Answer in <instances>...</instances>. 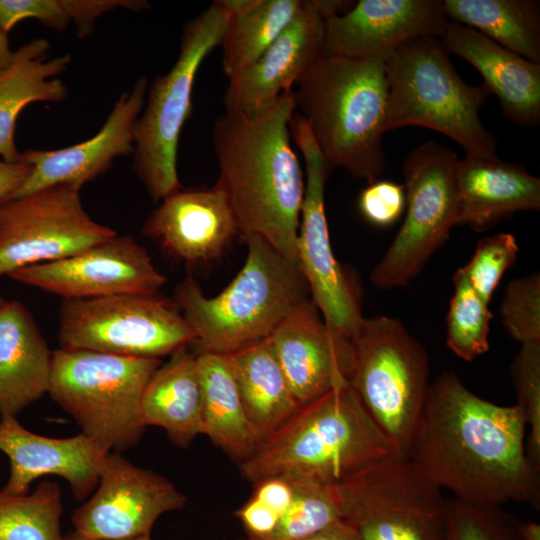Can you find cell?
Masks as SVG:
<instances>
[{"label":"cell","mask_w":540,"mask_h":540,"mask_svg":"<svg viewBox=\"0 0 540 540\" xmlns=\"http://www.w3.org/2000/svg\"><path fill=\"white\" fill-rule=\"evenodd\" d=\"M526 424L516 406H501L470 391L453 372L429 385L407 459L456 499L540 508V471L528 460Z\"/></svg>","instance_id":"cell-1"},{"label":"cell","mask_w":540,"mask_h":540,"mask_svg":"<svg viewBox=\"0 0 540 540\" xmlns=\"http://www.w3.org/2000/svg\"><path fill=\"white\" fill-rule=\"evenodd\" d=\"M293 90L251 113L227 112L213 125L219 168L215 185L232 209L239 233L256 235L298 263L297 237L305 183L291 145Z\"/></svg>","instance_id":"cell-2"},{"label":"cell","mask_w":540,"mask_h":540,"mask_svg":"<svg viewBox=\"0 0 540 540\" xmlns=\"http://www.w3.org/2000/svg\"><path fill=\"white\" fill-rule=\"evenodd\" d=\"M392 445L350 384L303 405L240 463L255 483L297 476L338 485L391 458Z\"/></svg>","instance_id":"cell-3"},{"label":"cell","mask_w":540,"mask_h":540,"mask_svg":"<svg viewBox=\"0 0 540 540\" xmlns=\"http://www.w3.org/2000/svg\"><path fill=\"white\" fill-rule=\"evenodd\" d=\"M296 86V111L330 168L377 180L386 166L385 62L324 55Z\"/></svg>","instance_id":"cell-4"},{"label":"cell","mask_w":540,"mask_h":540,"mask_svg":"<svg viewBox=\"0 0 540 540\" xmlns=\"http://www.w3.org/2000/svg\"><path fill=\"white\" fill-rule=\"evenodd\" d=\"M243 237L245 263L220 294L206 297L192 277L175 289L174 302L195 334L199 353L230 355L267 339L296 306L311 298L297 262L256 235Z\"/></svg>","instance_id":"cell-5"},{"label":"cell","mask_w":540,"mask_h":540,"mask_svg":"<svg viewBox=\"0 0 540 540\" xmlns=\"http://www.w3.org/2000/svg\"><path fill=\"white\" fill-rule=\"evenodd\" d=\"M449 55L440 38L426 36L401 44L385 61V132L422 126L457 142L466 156L499 159L497 141L479 117L492 93L484 83L465 82Z\"/></svg>","instance_id":"cell-6"},{"label":"cell","mask_w":540,"mask_h":540,"mask_svg":"<svg viewBox=\"0 0 540 540\" xmlns=\"http://www.w3.org/2000/svg\"><path fill=\"white\" fill-rule=\"evenodd\" d=\"M161 365L159 358L60 348L52 353L48 394L107 452L134 447L145 425L143 390Z\"/></svg>","instance_id":"cell-7"},{"label":"cell","mask_w":540,"mask_h":540,"mask_svg":"<svg viewBox=\"0 0 540 540\" xmlns=\"http://www.w3.org/2000/svg\"><path fill=\"white\" fill-rule=\"evenodd\" d=\"M230 19L221 0L187 22L179 56L165 75L148 88L146 107L134 129V169L154 202L181 187L177 149L185 122L191 116L192 90L203 60L220 46Z\"/></svg>","instance_id":"cell-8"},{"label":"cell","mask_w":540,"mask_h":540,"mask_svg":"<svg viewBox=\"0 0 540 540\" xmlns=\"http://www.w3.org/2000/svg\"><path fill=\"white\" fill-rule=\"evenodd\" d=\"M349 384L397 457L407 459L429 385L423 345L394 317L365 318L352 339Z\"/></svg>","instance_id":"cell-9"},{"label":"cell","mask_w":540,"mask_h":540,"mask_svg":"<svg viewBox=\"0 0 540 540\" xmlns=\"http://www.w3.org/2000/svg\"><path fill=\"white\" fill-rule=\"evenodd\" d=\"M58 333L61 348L159 359L196 339L175 302L158 294L63 299Z\"/></svg>","instance_id":"cell-10"},{"label":"cell","mask_w":540,"mask_h":540,"mask_svg":"<svg viewBox=\"0 0 540 540\" xmlns=\"http://www.w3.org/2000/svg\"><path fill=\"white\" fill-rule=\"evenodd\" d=\"M458 161L453 150L432 141L416 147L404 160L407 213L371 272L375 287L391 290L409 284L458 225Z\"/></svg>","instance_id":"cell-11"},{"label":"cell","mask_w":540,"mask_h":540,"mask_svg":"<svg viewBox=\"0 0 540 540\" xmlns=\"http://www.w3.org/2000/svg\"><path fill=\"white\" fill-rule=\"evenodd\" d=\"M335 486L342 519L361 540H447L448 499L409 459L391 458Z\"/></svg>","instance_id":"cell-12"},{"label":"cell","mask_w":540,"mask_h":540,"mask_svg":"<svg viewBox=\"0 0 540 540\" xmlns=\"http://www.w3.org/2000/svg\"><path fill=\"white\" fill-rule=\"evenodd\" d=\"M291 139L300 149L306 173L297 237V258L310 297L326 325L353 339L364 317L357 283L335 258L325 214V184L333 171L318 149L304 118L296 111L289 124Z\"/></svg>","instance_id":"cell-13"},{"label":"cell","mask_w":540,"mask_h":540,"mask_svg":"<svg viewBox=\"0 0 540 540\" xmlns=\"http://www.w3.org/2000/svg\"><path fill=\"white\" fill-rule=\"evenodd\" d=\"M79 191L55 185L0 206V276L69 257L117 235L88 215Z\"/></svg>","instance_id":"cell-14"},{"label":"cell","mask_w":540,"mask_h":540,"mask_svg":"<svg viewBox=\"0 0 540 540\" xmlns=\"http://www.w3.org/2000/svg\"><path fill=\"white\" fill-rule=\"evenodd\" d=\"M94 494L71 516L74 531L120 540L150 536L158 518L185 506L187 498L165 476L109 452Z\"/></svg>","instance_id":"cell-15"},{"label":"cell","mask_w":540,"mask_h":540,"mask_svg":"<svg viewBox=\"0 0 540 540\" xmlns=\"http://www.w3.org/2000/svg\"><path fill=\"white\" fill-rule=\"evenodd\" d=\"M8 277L63 299L155 295L167 281L144 247L118 234L69 257L18 269Z\"/></svg>","instance_id":"cell-16"},{"label":"cell","mask_w":540,"mask_h":540,"mask_svg":"<svg viewBox=\"0 0 540 540\" xmlns=\"http://www.w3.org/2000/svg\"><path fill=\"white\" fill-rule=\"evenodd\" d=\"M449 22L443 0H360L325 20L324 52L385 62L411 39H441Z\"/></svg>","instance_id":"cell-17"},{"label":"cell","mask_w":540,"mask_h":540,"mask_svg":"<svg viewBox=\"0 0 540 540\" xmlns=\"http://www.w3.org/2000/svg\"><path fill=\"white\" fill-rule=\"evenodd\" d=\"M268 339L299 406L349 384L353 341L326 325L311 298L296 306Z\"/></svg>","instance_id":"cell-18"},{"label":"cell","mask_w":540,"mask_h":540,"mask_svg":"<svg viewBox=\"0 0 540 540\" xmlns=\"http://www.w3.org/2000/svg\"><path fill=\"white\" fill-rule=\"evenodd\" d=\"M325 18L315 0H306L280 35L245 70L229 80L223 97L227 112L265 109L325 55Z\"/></svg>","instance_id":"cell-19"},{"label":"cell","mask_w":540,"mask_h":540,"mask_svg":"<svg viewBox=\"0 0 540 540\" xmlns=\"http://www.w3.org/2000/svg\"><path fill=\"white\" fill-rule=\"evenodd\" d=\"M148 82L137 79L128 92L116 101L104 125L92 138L58 150L31 149L21 154V161L32 170L14 198L55 185L81 188L104 173L113 159L134 152L135 124L145 103Z\"/></svg>","instance_id":"cell-20"},{"label":"cell","mask_w":540,"mask_h":540,"mask_svg":"<svg viewBox=\"0 0 540 540\" xmlns=\"http://www.w3.org/2000/svg\"><path fill=\"white\" fill-rule=\"evenodd\" d=\"M0 451L10 464L3 492L27 494L33 481L55 475L69 483L78 500L85 499L97 486L109 453L83 433L66 438L39 435L9 414H2L0 419Z\"/></svg>","instance_id":"cell-21"},{"label":"cell","mask_w":540,"mask_h":540,"mask_svg":"<svg viewBox=\"0 0 540 540\" xmlns=\"http://www.w3.org/2000/svg\"><path fill=\"white\" fill-rule=\"evenodd\" d=\"M143 232L172 257L195 265L219 258L238 231L224 192L182 189L161 200Z\"/></svg>","instance_id":"cell-22"},{"label":"cell","mask_w":540,"mask_h":540,"mask_svg":"<svg viewBox=\"0 0 540 540\" xmlns=\"http://www.w3.org/2000/svg\"><path fill=\"white\" fill-rule=\"evenodd\" d=\"M441 41L449 54L473 65L500 100L502 113L523 127L540 122V64L499 45L475 29L449 22Z\"/></svg>","instance_id":"cell-23"},{"label":"cell","mask_w":540,"mask_h":540,"mask_svg":"<svg viewBox=\"0 0 540 540\" xmlns=\"http://www.w3.org/2000/svg\"><path fill=\"white\" fill-rule=\"evenodd\" d=\"M458 225L483 231L518 211L539 210L540 179L522 165L466 156L456 172Z\"/></svg>","instance_id":"cell-24"},{"label":"cell","mask_w":540,"mask_h":540,"mask_svg":"<svg viewBox=\"0 0 540 540\" xmlns=\"http://www.w3.org/2000/svg\"><path fill=\"white\" fill-rule=\"evenodd\" d=\"M52 353L28 309L0 307V415L16 416L48 393Z\"/></svg>","instance_id":"cell-25"},{"label":"cell","mask_w":540,"mask_h":540,"mask_svg":"<svg viewBox=\"0 0 540 540\" xmlns=\"http://www.w3.org/2000/svg\"><path fill=\"white\" fill-rule=\"evenodd\" d=\"M140 412L145 427L164 429L178 447H188L201 435L202 386L197 355L183 348L160 365L143 390Z\"/></svg>","instance_id":"cell-26"},{"label":"cell","mask_w":540,"mask_h":540,"mask_svg":"<svg viewBox=\"0 0 540 540\" xmlns=\"http://www.w3.org/2000/svg\"><path fill=\"white\" fill-rule=\"evenodd\" d=\"M48 49L45 39L22 45L0 74V157L5 161H21L14 132L23 108L32 102H60L67 96L63 82L54 77L68 68L71 57L65 54L46 60Z\"/></svg>","instance_id":"cell-27"},{"label":"cell","mask_w":540,"mask_h":540,"mask_svg":"<svg viewBox=\"0 0 540 540\" xmlns=\"http://www.w3.org/2000/svg\"><path fill=\"white\" fill-rule=\"evenodd\" d=\"M227 356L244 411L260 445L300 406L268 338Z\"/></svg>","instance_id":"cell-28"},{"label":"cell","mask_w":540,"mask_h":540,"mask_svg":"<svg viewBox=\"0 0 540 540\" xmlns=\"http://www.w3.org/2000/svg\"><path fill=\"white\" fill-rule=\"evenodd\" d=\"M197 365L202 386V434L239 463L259 441L248 421L227 355L201 352Z\"/></svg>","instance_id":"cell-29"},{"label":"cell","mask_w":540,"mask_h":540,"mask_svg":"<svg viewBox=\"0 0 540 540\" xmlns=\"http://www.w3.org/2000/svg\"><path fill=\"white\" fill-rule=\"evenodd\" d=\"M451 22L475 29L540 64V4L535 0H443Z\"/></svg>","instance_id":"cell-30"},{"label":"cell","mask_w":540,"mask_h":540,"mask_svg":"<svg viewBox=\"0 0 540 540\" xmlns=\"http://www.w3.org/2000/svg\"><path fill=\"white\" fill-rule=\"evenodd\" d=\"M230 19L221 47L228 80L250 66L288 26L303 0H221Z\"/></svg>","instance_id":"cell-31"},{"label":"cell","mask_w":540,"mask_h":540,"mask_svg":"<svg viewBox=\"0 0 540 540\" xmlns=\"http://www.w3.org/2000/svg\"><path fill=\"white\" fill-rule=\"evenodd\" d=\"M62 510L61 487L50 480L23 495L0 490V540H64Z\"/></svg>","instance_id":"cell-32"},{"label":"cell","mask_w":540,"mask_h":540,"mask_svg":"<svg viewBox=\"0 0 540 540\" xmlns=\"http://www.w3.org/2000/svg\"><path fill=\"white\" fill-rule=\"evenodd\" d=\"M148 3L139 0H0V26L8 33L18 22L34 18L62 31L73 21L79 37L88 36L98 17L116 8L142 10Z\"/></svg>","instance_id":"cell-33"},{"label":"cell","mask_w":540,"mask_h":540,"mask_svg":"<svg viewBox=\"0 0 540 540\" xmlns=\"http://www.w3.org/2000/svg\"><path fill=\"white\" fill-rule=\"evenodd\" d=\"M286 477L293 489L292 501L274 531L262 540H301L342 519L335 485L305 477Z\"/></svg>","instance_id":"cell-34"},{"label":"cell","mask_w":540,"mask_h":540,"mask_svg":"<svg viewBox=\"0 0 540 540\" xmlns=\"http://www.w3.org/2000/svg\"><path fill=\"white\" fill-rule=\"evenodd\" d=\"M454 294L447 314L446 343L465 361H473L489 350L490 321L486 303L472 288L459 268L453 277Z\"/></svg>","instance_id":"cell-35"},{"label":"cell","mask_w":540,"mask_h":540,"mask_svg":"<svg viewBox=\"0 0 540 540\" xmlns=\"http://www.w3.org/2000/svg\"><path fill=\"white\" fill-rule=\"evenodd\" d=\"M518 520L497 505L447 502V540H521Z\"/></svg>","instance_id":"cell-36"},{"label":"cell","mask_w":540,"mask_h":540,"mask_svg":"<svg viewBox=\"0 0 540 540\" xmlns=\"http://www.w3.org/2000/svg\"><path fill=\"white\" fill-rule=\"evenodd\" d=\"M511 377L516 406L529 428L526 454L532 466L540 471V342L521 345L511 364Z\"/></svg>","instance_id":"cell-37"},{"label":"cell","mask_w":540,"mask_h":540,"mask_svg":"<svg viewBox=\"0 0 540 540\" xmlns=\"http://www.w3.org/2000/svg\"><path fill=\"white\" fill-rule=\"evenodd\" d=\"M500 317L509 336L522 344L540 342V275L510 281L500 305Z\"/></svg>","instance_id":"cell-38"},{"label":"cell","mask_w":540,"mask_h":540,"mask_svg":"<svg viewBox=\"0 0 540 540\" xmlns=\"http://www.w3.org/2000/svg\"><path fill=\"white\" fill-rule=\"evenodd\" d=\"M519 251L515 237L499 233L481 239L470 261L461 269L475 292L489 304L504 272Z\"/></svg>","instance_id":"cell-39"},{"label":"cell","mask_w":540,"mask_h":540,"mask_svg":"<svg viewBox=\"0 0 540 540\" xmlns=\"http://www.w3.org/2000/svg\"><path fill=\"white\" fill-rule=\"evenodd\" d=\"M405 188L389 180H375L364 188L358 200L363 217L376 226L396 222L405 206Z\"/></svg>","instance_id":"cell-40"},{"label":"cell","mask_w":540,"mask_h":540,"mask_svg":"<svg viewBox=\"0 0 540 540\" xmlns=\"http://www.w3.org/2000/svg\"><path fill=\"white\" fill-rule=\"evenodd\" d=\"M234 514L243 525L249 540H262L270 535L280 518L252 496Z\"/></svg>","instance_id":"cell-41"},{"label":"cell","mask_w":540,"mask_h":540,"mask_svg":"<svg viewBox=\"0 0 540 540\" xmlns=\"http://www.w3.org/2000/svg\"><path fill=\"white\" fill-rule=\"evenodd\" d=\"M32 166L0 159V206L11 200L30 175Z\"/></svg>","instance_id":"cell-42"},{"label":"cell","mask_w":540,"mask_h":540,"mask_svg":"<svg viewBox=\"0 0 540 540\" xmlns=\"http://www.w3.org/2000/svg\"><path fill=\"white\" fill-rule=\"evenodd\" d=\"M301 540H361L355 529L340 519L319 532Z\"/></svg>","instance_id":"cell-43"},{"label":"cell","mask_w":540,"mask_h":540,"mask_svg":"<svg viewBox=\"0 0 540 540\" xmlns=\"http://www.w3.org/2000/svg\"><path fill=\"white\" fill-rule=\"evenodd\" d=\"M517 530L521 540H540V525L535 521L518 520Z\"/></svg>","instance_id":"cell-44"},{"label":"cell","mask_w":540,"mask_h":540,"mask_svg":"<svg viewBox=\"0 0 540 540\" xmlns=\"http://www.w3.org/2000/svg\"><path fill=\"white\" fill-rule=\"evenodd\" d=\"M14 52L9 48L7 33L0 26V74L9 66Z\"/></svg>","instance_id":"cell-45"},{"label":"cell","mask_w":540,"mask_h":540,"mask_svg":"<svg viewBox=\"0 0 540 540\" xmlns=\"http://www.w3.org/2000/svg\"><path fill=\"white\" fill-rule=\"evenodd\" d=\"M64 540H108V539L90 538V537L83 536L75 532L74 530H72L64 534ZM120 540H153V539L151 538V536H142V537L129 538V539H120Z\"/></svg>","instance_id":"cell-46"},{"label":"cell","mask_w":540,"mask_h":540,"mask_svg":"<svg viewBox=\"0 0 540 540\" xmlns=\"http://www.w3.org/2000/svg\"><path fill=\"white\" fill-rule=\"evenodd\" d=\"M5 300L0 296V307L4 304Z\"/></svg>","instance_id":"cell-47"},{"label":"cell","mask_w":540,"mask_h":540,"mask_svg":"<svg viewBox=\"0 0 540 540\" xmlns=\"http://www.w3.org/2000/svg\"><path fill=\"white\" fill-rule=\"evenodd\" d=\"M236 540H248L247 538H239V539H236Z\"/></svg>","instance_id":"cell-48"}]
</instances>
